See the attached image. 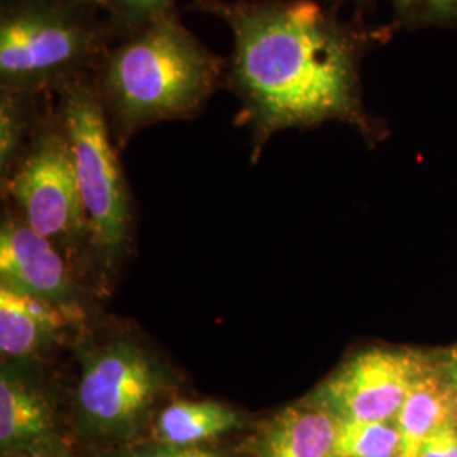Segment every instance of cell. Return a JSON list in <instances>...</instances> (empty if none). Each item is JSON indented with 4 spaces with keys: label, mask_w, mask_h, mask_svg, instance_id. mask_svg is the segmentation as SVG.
Returning <instances> with one entry per match:
<instances>
[{
    "label": "cell",
    "mask_w": 457,
    "mask_h": 457,
    "mask_svg": "<svg viewBox=\"0 0 457 457\" xmlns=\"http://www.w3.org/2000/svg\"><path fill=\"white\" fill-rule=\"evenodd\" d=\"M232 33L228 90L258 143L343 120L368 129L361 60L368 36L319 0H195Z\"/></svg>",
    "instance_id": "obj_1"
},
{
    "label": "cell",
    "mask_w": 457,
    "mask_h": 457,
    "mask_svg": "<svg viewBox=\"0 0 457 457\" xmlns=\"http://www.w3.org/2000/svg\"><path fill=\"white\" fill-rule=\"evenodd\" d=\"M226 68L171 11L117 39L94 75L111 129L126 139L156 122L195 117L222 85Z\"/></svg>",
    "instance_id": "obj_2"
},
{
    "label": "cell",
    "mask_w": 457,
    "mask_h": 457,
    "mask_svg": "<svg viewBox=\"0 0 457 457\" xmlns=\"http://www.w3.org/2000/svg\"><path fill=\"white\" fill-rule=\"evenodd\" d=\"M114 41L102 5L82 0H2L0 88L34 96L96 73Z\"/></svg>",
    "instance_id": "obj_3"
},
{
    "label": "cell",
    "mask_w": 457,
    "mask_h": 457,
    "mask_svg": "<svg viewBox=\"0 0 457 457\" xmlns=\"http://www.w3.org/2000/svg\"><path fill=\"white\" fill-rule=\"evenodd\" d=\"M53 96L79 181L87 228L98 245L117 247L128 232L129 195L96 75L66 83Z\"/></svg>",
    "instance_id": "obj_4"
},
{
    "label": "cell",
    "mask_w": 457,
    "mask_h": 457,
    "mask_svg": "<svg viewBox=\"0 0 457 457\" xmlns=\"http://www.w3.org/2000/svg\"><path fill=\"white\" fill-rule=\"evenodd\" d=\"M5 188L24 222L48 239H73L87 228L79 181L56 111L34 134Z\"/></svg>",
    "instance_id": "obj_5"
},
{
    "label": "cell",
    "mask_w": 457,
    "mask_h": 457,
    "mask_svg": "<svg viewBox=\"0 0 457 457\" xmlns=\"http://www.w3.org/2000/svg\"><path fill=\"white\" fill-rule=\"evenodd\" d=\"M160 388L162 376L136 344H109L83 362L79 411L100 434H124L146 413Z\"/></svg>",
    "instance_id": "obj_6"
},
{
    "label": "cell",
    "mask_w": 457,
    "mask_h": 457,
    "mask_svg": "<svg viewBox=\"0 0 457 457\" xmlns=\"http://www.w3.org/2000/svg\"><path fill=\"white\" fill-rule=\"evenodd\" d=\"M425 370L424 361L411 353L366 351L330 376L317 400L337 420L388 422L427 375Z\"/></svg>",
    "instance_id": "obj_7"
},
{
    "label": "cell",
    "mask_w": 457,
    "mask_h": 457,
    "mask_svg": "<svg viewBox=\"0 0 457 457\" xmlns=\"http://www.w3.org/2000/svg\"><path fill=\"white\" fill-rule=\"evenodd\" d=\"M2 285L66 307L71 290L65 262L51 239L28 222L7 220L0 232Z\"/></svg>",
    "instance_id": "obj_8"
},
{
    "label": "cell",
    "mask_w": 457,
    "mask_h": 457,
    "mask_svg": "<svg viewBox=\"0 0 457 457\" xmlns=\"http://www.w3.org/2000/svg\"><path fill=\"white\" fill-rule=\"evenodd\" d=\"M66 307L5 285L0 288V351L4 356H28L65 327Z\"/></svg>",
    "instance_id": "obj_9"
},
{
    "label": "cell",
    "mask_w": 457,
    "mask_h": 457,
    "mask_svg": "<svg viewBox=\"0 0 457 457\" xmlns=\"http://www.w3.org/2000/svg\"><path fill=\"white\" fill-rule=\"evenodd\" d=\"M53 415L45 396L22 378L4 370L0 376V444L4 453L49 445Z\"/></svg>",
    "instance_id": "obj_10"
},
{
    "label": "cell",
    "mask_w": 457,
    "mask_h": 457,
    "mask_svg": "<svg viewBox=\"0 0 457 457\" xmlns=\"http://www.w3.org/2000/svg\"><path fill=\"white\" fill-rule=\"evenodd\" d=\"M337 419L322 407L283 410L264 432L262 457H332Z\"/></svg>",
    "instance_id": "obj_11"
},
{
    "label": "cell",
    "mask_w": 457,
    "mask_h": 457,
    "mask_svg": "<svg viewBox=\"0 0 457 457\" xmlns=\"http://www.w3.org/2000/svg\"><path fill=\"white\" fill-rule=\"evenodd\" d=\"M453 403L441 383L425 375L396 415L400 447L396 457H420L425 441L451 422Z\"/></svg>",
    "instance_id": "obj_12"
},
{
    "label": "cell",
    "mask_w": 457,
    "mask_h": 457,
    "mask_svg": "<svg viewBox=\"0 0 457 457\" xmlns=\"http://www.w3.org/2000/svg\"><path fill=\"white\" fill-rule=\"evenodd\" d=\"M237 425V413L222 403L181 400L163 410L156 434L166 445L188 447L226 434Z\"/></svg>",
    "instance_id": "obj_13"
},
{
    "label": "cell",
    "mask_w": 457,
    "mask_h": 457,
    "mask_svg": "<svg viewBox=\"0 0 457 457\" xmlns=\"http://www.w3.org/2000/svg\"><path fill=\"white\" fill-rule=\"evenodd\" d=\"M39 96L0 88V170L4 179L11 175L21 160L26 137L36 122Z\"/></svg>",
    "instance_id": "obj_14"
},
{
    "label": "cell",
    "mask_w": 457,
    "mask_h": 457,
    "mask_svg": "<svg viewBox=\"0 0 457 457\" xmlns=\"http://www.w3.org/2000/svg\"><path fill=\"white\" fill-rule=\"evenodd\" d=\"M398 428L388 422L337 420L332 457H396Z\"/></svg>",
    "instance_id": "obj_15"
},
{
    "label": "cell",
    "mask_w": 457,
    "mask_h": 457,
    "mask_svg": "<svg viewBox=\"0 0 457 457\" xmlns=\"http://www.w3.org/2000/svg\"><path fill=\"white\" fill-rule=\"evenodd\" d=\"M104 14L114 41L175 11V0H104Z\"/></svg>",
    "instance_id": "obj_16"
},
{
    "label": "cell",
    "mask_w": 457,
    "mask_h": 457,
    "mask_svg": "<svg viewBox=\"0 0 457 457\" xmlns=\"http://www.w3.org/2000/svg\"><path fill=\"white\" fill-rule=\"evenodd\" d=\"M396 16L407 24L445 26L457 22V0H392Z\"/></svg>",
    "instance_id": "obj_17"
},
{
    "label": "cell",
    "mask_w": 457,
    "mask_h": 457,
    "mask_svg": "<svg viewBox=\"0 0 457 457\" xmlns=\"http://www.w3.org/2000/svg\"><path fill=\"white\" fill-rule=\"evenodd\" d=\"M420 457H457V430L453 422L441 427L425 441Z\"/></svg>",
    "instance_id": "obj_18"
},
{
    "label": "cell",
    "mask_w": 457,
    "mask_h": 457,
    "mask_svg": "<svg viewBox=\"0 0 457 457\" xmlns=\"http://www.w3.org/2000/svg\"><path fill=\"white\" fill-rule=\"evenodd\" d=\"M132 457H222L219 454H215L212 451H205V449H200L196 445H188V447H183V445H166L160 447V449H151V451H143V453H137Z\"/></svg>",
    "instance_id": "obj_19"
},
{
    "label": "cell",
    "mask_w": 457,
    "mask_h": 457,
    "mask_svg": "<svg viewBox=\"0 0 457 457\" xmlns=\"http://www.w3.org/2000/svg\"><path fill=\"white\" fill-rule=\"evenodd\" d=\"M11 457H70L60 449H54L51 444L49 445H41V447H31L24 451L12 453Z\"/></svg>",
    "instance_id": "obj_20"
},
{
    "label": "cell",
    "mask_w": 457,
    "mask_h": 457,
    "mask_svg": "<svg viewBox=\"0 0 457 457\" xmlns=\"http://www.w3.org/2000/svg\"><path fill=\"white\" fill-rule=\"evenodd\" d=\"M449 378L457 392V347L451 353V358H449Z\"/></svg>",
    "instance_id": "obj_21"
},
{
    "label": "cell",
    "mask_w": 457,
    "mask_h": 457,
    "mask_svg": "<svg viewBox=\"0 0 457 457\" xmlns=\"http://www.w3.org/2000/svg\"><path fill=\"white\" fill-rule=\"evenodd\" d=\"M82 2H88V4H97V5H104V0H82ZM104 9V7H102Z\"/></svg>",
    "instance_id": "obj_22"
},
{
    "label": "cell",
    "mask_w": 457,
    "mask_h": 457,
    "mask_svg": "<svg viewBox=\"0 0 457 457\" xmlns=\"http://www.w3.org/2000/svg\"><path fill=\"white\" fill-rule=\"evenodd\" d=\"M345 2H356V4H366V2H371V0H345Z\"/></svg>",
    "instance_id": "obj_23"
}]
</instances>
